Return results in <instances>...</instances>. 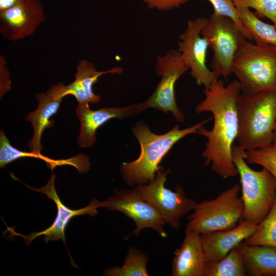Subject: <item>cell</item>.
Returning <instances> with one entry per match:
<instances>
[{"mask_svg":"<svg viewBox=\"0 0 276 276\" xmlns=\"http://www.w3.org/2000/svg\"><path fill=\"white\" fill-rule=\"evenodd\" d=\"M204 99L195 108L198 113L210 112L214 120L211 130L201 126L198 133L207 141L202 153L204 166L211 165V170L223 178L238 175L233 159V149L238 132L236 102L241 88L235 80L227 85L221 80H215L203 91Z\"/></svg>","mask_w":276,"mask_h":276,"instance_id":"cell-1","label":"cell"},{"mask_svg":"<svg viewBox=\"0 0 276 276\" xmlns=\"http://www.w3.org/2000/svg\"><path fill=\"white\" fill-rule=\"evenodd\" d=\"M212 118L181 129L176 125L167 132L157 134L152 132L143 121L137 122L133 133L140 144L141 153L135 160L122 164L120 172L124 181L130 186L148 183L154 179L161 168L159 164L172 147L186 136L198 133L199 128Z\"/></svg>","mask_w":276,"mask_h":276,"instance_id":"cell-2","label":"cell"},{"mask_svg":"<svg viewBox=\"0 0 276 276\" xmlns=\"http://www.w3.org/2000/svg\"><path fill=\"white\" fill-rule=\"evenodd\" d=\"M238 132L236 141L244 151L272 144L276 123V92L241 93L237 98Z\"/></svg>","mask_w":276,"mask_h":276,"instance_id":"cell-3","label":"cell"},{"mask_svg":"<svg viewBox=\"0 0 276 276\" xmlns=\"http://www.w3.org/2000/svg\"><path fill=\"white\" fill-rule=\"evenodd\" d=\"M232 71L242 93L276 92V47L244 38L235 54Z\"/></svg>","mask_w":276,"mask_h":276,"instance_id":"cell-4","label":"cell"},{"mask_svg":"<svg viewBox=\"0 0 276 276\" xmlns=\"http://www.w3.org/2000/svg\"><path fill=\"white\" fill-rule=\"evenodd\" d=\"M244 151L234 145L233 159L240 177L243 203L242 219L259 224L267 215L276 198V179L265 168L252 169L244 157Z\"/></svg>","mask_w":276,"mask_h":276,"instance_id":"cell-5","label":"cell"},{"mask_svg":"<svg viewBox=\"0 0 276 276\" xmlns=\"http://www.w3.org/2000/svg\"><path fill=\"white\" fill-rule=\"evenodd\" d=\"M240 191V185L235 184L215 198L197 203L193 213L187 217V228L202 234L236 227L243 212Z\"/></svg>","mask_w":276,"mask_h":276,"instance_id":"cell-6","label":"cell"},{"mask_svg":"<svg viewBox=\"0 0 276 276\" xmlns=\"http://www.w3.org/2000/svg\"><path fill=\"white\" fill-rule=\"evenodd\" d=\"M201 35L213 52L211 70L218 78H226L232 74L235 54L245 37L232 19L214 12L207 18Z\"/></svg>","mask_w":276,"mask_h":276,"instance_id":"cell-7","label":"cell"},{"mask_svg":"<svg viewBox=\"0 0 276 276\" xmlns=\"http://www.w3.org/2000/svg\"><path fill=\"white\" fill-rule=\"evenodd\" d=\"M170 170L161 167L155 177L148 183L136 186L134 189L146 201L153 205L166 223L179 229L181 218L193 211L197 202L186 195L182 187L177 186L175 191L165 187Z\"/></svg>","mask_w":276,"mask_h":276,"instance_id":"cell-8","label":"cell"},{"mask_svg":"<svg viewBox=\"0 0 276 276\" xmlns=\"http://www.w3.org/2000/svg\"><path fill=\"white\" fill-rule=\"evenodd\" d=\"M155 70L160 80L153 93L144 102L147 108H155L166 113L170 112L177 122H182L185 116L176 102L175 86L188 68L179 52L171 49L162 56H157Z\"/></svg>","mask_w":276,"mask_h":276,"instance_id":"cell-9","label":"cell"},{"mask_svg":"<svg viewBox=\"0 0 276 276\" xmlns=\"http://www.w3.org/2000/svg\"><path fill=\"white\" fill-rule=\"evenodd\" d=\"M102 207L120 212L134 222L135 229L126 239L132 235L138 237L145 228L154 229L163 238L167 236L164 228L166 223L157 210L145 200L134 189L114 190L113 195L106 200L100 202V208Z\"/></svg>","mask_w":276,"mask_h":276,"instance_id":"cell-10","label":"cell"},{"mask_svg":"<svg viewBox=\"0 0 276 276\" xmlns=\"http://www.w3.org/2000/svg\"><path fill=\"white\" fill-rule=\"evenodd\" d=\"M207 18L199 17L190 20L179 36L178 51L190 74L197 85L208 88L218 79L206 65L208 43L201 35V31Z\"/></svg>","mask_w":276,"mask_h":276,"instance_id":"cell-11","label":"cell"},{"mask_svg":"<svg viewBox=\"0 0 276 276\" xmlns=\"http://www.w3.org/2000/svg\"><path fill=\"white\" fill-rule=\"evenodd\" d=\"M56 178V176L52 173L47 183L40 188H34L24 183L30 189L46 195L49 199L55 202L57 208V216L54 221L50 226L42 231L32 232L28 235H24L18 234L7 227L12 234L22 237L27 245H29L33 240L39 236H43V239L46 243L50 241H58L61 239L66 246L65 230L71 220L79 215L88 214L95 216L98 213L97 209L100 208V201L96 199H93L88 205L82 209L74 210L66 206L62 203L57 193L55 187Z\"/></svg>","mask_w":276,"mask_h":276,"instance_id":"cell-12","label":"cell"},{"mask_svg":"<svg viewBox=\"0 0 276 276\" xmlns=\"http://www.w3.org/2000/svg\"><path fill=\"white\" fill-rule=\"evenodd\" d=\"M45 18L39 0H21L0 12V33L10 41L22 39L33 34Z\"/></svg>","mask_w":276,"mask_h":276,"instance_id":"cell-13","label":"cell"},{"mask_svg":"<svg viewBox=\"0 0 276 276\" xmlns=\"http://www.w3.org/2000/svg\"><path fill=\"white\" fill-rule=\"evenodd\" d=\"M147 109L144 102L123 107L102 108L97 110L90 109L89 104H79L76 110L80 123L77 139L79 146L81 148L92 146L96 141L97 129L110 119L133 117Z\"/></svg>","mask_w":276,"mask_h":276,"instance_id":"cell-14","label":"cell"},{"mask_svg":"<svg viewBox=\"0 0 276 276\" xmlns=\"http://www.w3.org/2000/svg\"><path fill=\"white\" fill-rule=\"evenodd\" d=\"M64 84L60 83L54 85L45 93L36 95L38 101V107L29 113L25 119L30 122L33 128V135L28 144L30 151L40 153L42 149L41 144V135L46 128L54 125L55 121L50 119L58 111L63 97Z\"/></svg>","mask_w":276,"mask_h":276,"instance_id":"cell-15","label":"cell"},{"mask_svg":"<svg viewBox=\"0 0 276 276\" xmlns=\"http://www.w3.org/2000/svg\"><path fill=\"white\" fill-rule=\"evenodd\" d=\"M254 224L241 219L238 225L230 229L201 234L205 262L224 257L232 249L251 235L257 229Z\"/></svg>","mask_w":276,"mask_h":276,"instance_id":"cell-16","label":"cell"},{"mask_svg":"<svg viewBox=\"0 0 276 276\" xmlns=\"http://www.w3.org/2000/svg\"><path fill=\"white\" fill-rule=\"evenodd\" d=\"M205 262L201 234L186 228L183 241L174 252L172 275L204 276Z\"/></svg>","mask_w":276,"mask_h":276,"instance_id":"cell-17","label":"cell"},{"mask_svg":"<svg viewBox=\"0 0 276 276\" xmlns=\"http://www.w3.org/2000/svg\"><path fill=\"white\" fill-rule=\"evenodd\" d=\"M75 80L63 87L62 96L72 95L79 105L98 103L101 99L100 95L93 91V85L102 75L107 74H121L123 72L122 67H115L108 70L99 71L94 64L86 60H81L77 65Z\"/></svg>","mask_w":276,"mask_h":276,"instance_id":"cell-18","label":"cell"},{"mask_svg":"<svg viewBox=\"0 0 276 276\" xmlns=\"http://www.w3.org/2000/svg\"><path fill=\"white\" fill-rule=\"evenodd\" d=\"M34 157L44 160L52 171L57 166L71 165L76 168L78 172L85 173L90 170L88 157L83 154L67 159H54L44 156L41 153L27 152L16 149L11 145L4 132H0V167L4 168L8 164L23 157Z\"/></svg>","mask_w":276,"mask_h":276,"instance_id":"cell-19","label":"cell"},{"mask_svg":"<svg viewBox=\"0 0 276 276\" xmlns=\"http://www.w3.org/2000/svg\"><path fill=\"white\" fill-rule=\"evenodd\" d=\"M237 247L241 253L247 275L276 276L275 247L250 245L243 241Z\"/></svg>","mask_w":276,"mask_h":276,"instance_id":"cell-20","label":"cell"},{"mask_svg":"<svg viewBox=\"0 0 276 276\" xmlns=\"http://www.w3.org/2000/svg\"><path fill=\"white\" fill-rule=\"evenodd\" d=\"M238 15L252 41L276 47V27L263 21L250 9L236 7Z\"/></svg>","mask_w":276,"mask_h":276,"instance_id":"cell-21","label":"cell"},{"mask_svg":"<svg viewBox=\"0 0 276 276\" xmlns=\"http://www.w3.org/2000/svg\"><path fill=\"white\" fill-rule=\"evenodd\" d=\"M245 275L247 274L243 258L237 247L221 259L205 262L204 276Z\"/></svg>","mask_w":276,"mask_h":276,"instance_id":"cell-22","label":"cell"},{"mask_svg":"<svg viewBox=\"0 0 276 276\" xmlns=\"http://www.w3.org/2000/svg\"><path fill=\"white\" fill-rule=\"evenodd\" d=\"M148 255L142 250L130 247L122 267L116 266L105 269L104 275L109 276H148Z\"/></svg>","mask_w":276,"mask_h":276,"instance_id":"cell-23","label":"cell"},{"mask_svg":"<svg viewBox=\"0 0 276 276\" xmlns=\"http://www.w3.org/2000/svg\"><path fill=\"white\" fill-rule=\"evenodd\" d=\"M243 242L250 245H265L276 248V198L270 212L258 224L256 231Z\"/></svg>","mask_w":276,"mask_h":276,"instance_id":"cell-24","label":"cell"},{"mask_svg":"<svg viewBox=\"0 0 276 276\" xmlns=\"http://www.w3.org/2000/svg\"><path fill=\"white\" fill-rule=\"evenodd\" d=\"M244 157L248 164L258 165L266 169L276 179V147L273 144L244 151Z\"/></svg>","mask_w":276,"mask_h":276,"instance_id":"cell-25","label":"cell"},{"mask_svg":"<svg viewBox=\"0 0 276 276\" xmlns=\"http://www.w3.org/2000/svg\"><path fill=\"white\" fill-rule=\"evenodd\" d=\"M236 7L255 10L258 17H266L276 27V0H233Z\"/></svg>","mask_w":276,"mask_h":276,"instance_id":"cell-26","label":"cell"},{"mask_svg":"<svg viewBox=\"0 0 276 276\" xmlns=\"http://www.w3.org/2000/svg\"><path fill=\"white\" fill-rule=\"evenodd\" d=\"M214 7V12L228 17L236 25L243 35L252 41L238 15L237 8L233 0H208Z\"/></svg>","mask_w":276,"mask_h":276,"instance_id":"cell-27","label":"cell"},{"mask_svg":"<svg viewBox=\"0 0 276 276\" xmlns=\"http://www.w3.org/2000/svg\"><path fill=\"white\" fill-rule=\"evenodd\" d=\"M190 0H143L147 6L158 11H168L185 4Z\"/></svg>","mask_w":276,"mask_h":276,"instance_id":"cell-28","label":"cell"},{"mask_svg":"<svg viewBox=\"0 0 276 276\" xmlns=\"http://www.w3.org/2000/svg\"><path fill=\"white\" fill-rule=\"evenodd\" d=\"M11 81L10 74L7 66L5 58L0 56V96L2 98L4 95L9 91L11 88Z\"/></svg>","mask_w":276,"mask_h":276,"instance_id":"cell-29","label":"cell"},{"mask_svg":"<svg viewBox=\"0 0 276 276\" xmlns=\"http://www.w3.org/2000/svg\"><path fill=\"white\" fill-rule=\"evenodd\" d=\"M21 0H0V12L12 7Z\"/></svg>","mask_w":276,"mask_h":276,"instance_id":"cell-30","label":"cell"},{"mask_svg":"<svg viewBox=\"0 0 276 276\" xmlns=\"http://www.w3.org/2000/svg\"><path fill=\"white\" fill-rule=\"evenodd\" d=\"M272 144L273 145L276 144V123H275V127H274L273 133Z\"/></svg>","mask_w":276,"mask_h":276,"instance_id":"cell-31","label":"cell"},{"mask_svg":"<svg viewBox=\"0 0 276 276\" xmlns=\"http://www.w3.org/2000/svg\"><path fill=\"white\" fill-rule=\"evenodd\" d=\"M274 145V146H275V147H276V144H275V145Z\"/></svg>","mask_w":276,"mask_h":276,"instance_id":"cell-32","label":"cell"}]
</instances>
